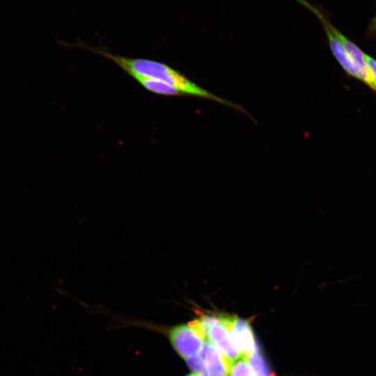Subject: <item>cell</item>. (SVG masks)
I'll return each instance as SVG.
<instances>
[{
    "label": "cell",
    "mask_w": 376,
    "mask_h": 376,
    "mask_svg": "<svg viewBox=\"0 0 376 376\" xmlns=\"http://www.w3.org/2000/svg\"><path fill=\"white\" fill-rule=\"evenodd\" d=\"M84 47L113 61L130 75L136 74L142 77L160 80L177 88L183 95H191L207 98L243 111L241 107L201 88L185 75L164 63L149 59L128 58L114 55L104 50L90 48L86 45H84Z\"/></svg>",
    "instance_id": "1"
},
{
    "label": "cell",
    "mask_w": 376,
    "mask_h": 376,
    "mask_svg": "<svg viewBox=\"0 0 376 376\" xmlns=\"http://www.w3.org/2000/svg\"><path fill=\"white\" fill-rule=\"evenodd\" d=\"M166 333L171 345L184 359L198 354L207 338L199 320L173 327Z\"/></svg>",
    "instance_id": "2"
},
{
    "label": "cell",
    "mask_w": 376,
    "mask_h": 376,
    "mask_svg": "<svg viewBox=\"0 0 376 376\" xmlns=\"http://www.w3.org/2000/svg\"><path fill=\"white\" fill-rule=\"evenodd\" d=\"M199 320L207 340L226 357L231 365L244 357L233 343L227 325L226 314L204 315Z\"/></svg>",
    "instance_id": "3"
},
{
    "label": "cell",
    "mask_w": 376,
    "mask_h": 376,
    "mask_svg": "<svg viewBox=\"0 0 376 376\" xmlns=\"http://www.w3.org/2000/svg\"><path fill=\"white\" fill-rule=\"evenodd\" d=\"M229 332L235 347L242 356L249 357L257 350L251 326L246 320L226 315Z\"/></svg>",
    "instance_id": "4"
},
{
    "label": "cell",
    "mask_w": 376,
    "mask_h": 376,
    "mask_svg": "<svg viewBox=\"0 0 376 376\" xmlns=\"http://www.w3.org/2000/svg\"><path fill=\"white\" fill-rule=\"evenodd\" d=\"M209 376H228L231 363L226 357L208 340H206L201 351Z\"/></svg>",
    "instance_id": "5"
},
{
    "label": "cell",
    "mask_w": 376,
    "mask_h": 376,
    "mask_svg": "<svg viewBox=\"0 0 376 376\" xmlns=\"http://www.w3.org/2000/svg\"><path fill=\"white\" fill-rule=\"evenodd\" d=\"M322 26L327 35L330 49L336 61L347 75L361 81V74L359 68L349 57L340 41L326 25L322 24Z\"/></svg>",
    "instance_id": "6"
},
{
    "label": "cell",
    "mask_w": 376,
    "mask_h": 376,
    "mask_svg": "<svg viewBox=\"0 0 376 376\" xmlns=\"http://www.w3.org/2000/svg\"><path fill=\"white\" fill-rule=\"evenodd\" d=\"M130 76L148 91L154 93L164 95H184L179 90L164 81L150 77H142L136 74H132Z\"/></svg>",
    "instance_id": "7"
},
{
    "label": "cell",
    "mask_w": 376,
    "mask_h": 376,
    "mask_svg": "<svg viewBox=\"0 0 376 376\" xmlns=\"http://www.w3.org/2000/svg\"><path fill=\"white\" fill-rule=\"evenodd\" d=\"M230 376H256L246 357H242L230 367Z\"/></svg>",
    "instance_id": "8"
},
{
    "label": "cell",
    "mask_w": 376,
    "mask_h": 376,
    "mask_svg": "<svg viewBox=\"0 0 376 376\" xmlns=\"http://www.w3.org/2000/svg\"><path fill=\"white\" fill-rule=\"evenodd\" d=\"M188 367L196 376H209L205 360L202 356L196 354L185 359Z\"/></svg>",
    "instance_id": "9"
},
{
    "label": "cell",
    "mask_w": 376,
    "mask_h": 376,
    "mask_svg": "<svg viewBox=\"0 0 376 376\" xmlns=\"http://www.w3.org/2000/svg\"><path fill=\"white\" fill-rule=\"evenodd\" d=\"M247 358L256 376H269L267 366L258 349L253 354Z\"/></svg>",
    "instance_id": "10"
},
{
    "label": "cell",
    "mask_w": 376,
    "mask_h": 376,
    "mask_svg": "<svg viewBox=\"0 0 376 376\" xmlns=\"http://www.w3.org/2000/svg\"><path fill=\"white\" fill-rule=\"evenodd\" d=\"M366 36L370 38H376V14L370 21Z\"/></svg>",
    "instance_id": "11"
},
{
    "label": "cell",
    "mask_w": 376,
    "mask_h": 376,
    "mask_svg": "<svg viewBox=\"0 0 376 376\" xmlns=\"http://www.w3.org/2000/svg\"><path fill=\"white\" fill-rule=\"evenodd\" d=\"M366 61L373 77L376 81V59L366 54Z\"/></svg>",
    "instance_id": "12"
},
{
    "label": "cell",
    "mask_w": 376,
    "mask_h": 376,
    "mask_svg": "<svg viewBox=\"0 0 376 376\" xmlns=\"http://www.w3.org/2000/svg\"><path fill=\"white\" fill-rule=\"evenodd\" d=\"M185 376H196V375H195L194 373H191V374H189V375H185Z\"/></svg>",
    "instance_id": "13"
}]
</instances>
